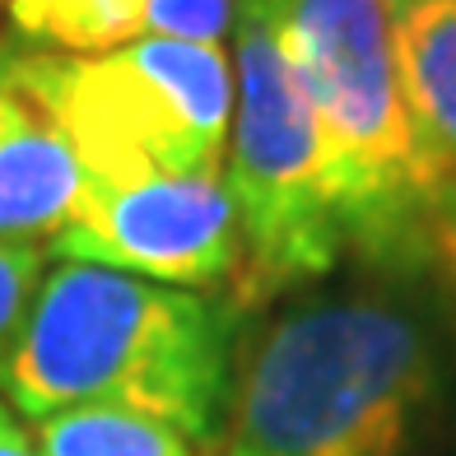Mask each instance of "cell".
<instances>
[{
    "label": "cell",
    "instance_id": "cell-1",
    "mask_svg": "<svg viewBox=\"0 0 456 456\" xmlns=\"http://www.w3.org/2000/svg\"><path fill=\"white\" fill-rule=\"evenodd\" d=\"M242 307L89 261L43 275L0 391L24 419L126 410L210 452L224 438Z\"/></svg>",
    "mask_w": 456,
    "mask_h": 456
},
{
    "label": "cell",
    "instance_id": "cell-2",
    "mask_svg": "<svg viewBox=\"0 0 456 456\" xmlns=\"http://www.w3.org/2000/svg\"><path fill=\"white\" fill-rule=\"evenodd\" d=\"M322 135V186L345 256L382 275L456 280V177L428 154L401 89L382 0H275Z\"/></svg>",
    "mask_w": 456,
    "mask_h": 456
},
{
    "label": "cell",
    "instance_id": "cell-3",
    "mask_svg": "<svg viewBox=\"0 0 456 456\" xmlns=\"http://www.w3.org/2000/svg\"><path fill=\"white\" fill-rule=\"evenodd\" d=\"M438 391L433 336L382 289L307 294L233 359L224 456H414Z\"/></svg>",
    "mask_w": 456,
    "mask_h": 456
},
{
    "label": "cell",
    "instance_id": "cell-4",
    "mask_svg": "<svg viewBox=\"0 0 456 456\" xmlns=\"http://www.w3.org/2000/svg\"><path fill=\"white\" fill-rule=\"evenodd\" d=\"M14 75L89 182L224 173L233 70L219 43L140 37L94 56L14 47Z\"/></svg>",
    "mask_w": 456,
    "mask_h": 456
},
{
    "label": "cell",
    "instance_id": "cell-5",
    "mask_svg": "<svg viewBox=\"0 0 456 456\" xmlns=\"http://www.w3.org/2000/svg\"><path fill=\"white\" fill-rule=\"evenodd\" d=\"M238 85L224 182L242 224L238 307L317 284L345 261L340 224L322 186V135L294 66L275 0H238Z\"/></svg>",
    "mask_w": 456,
    "mask_h": 456
},
{
    "label": "cell",
    "instance_id": "cell-6",
    "mask_svg": "<svg viewBox=\"0 0 456 456\" xmlns=\"http://www.w3.org/2000/svg\"><path fill=\"white\" fill-rule=\"evenodd\" d=\"M61 261H89L173 289L233 298L242 280V224L224 173L89 182L75 219L52 242Z\"/></svg>",
    "mask_w": 456,
    "mask_h": 456
},
{
    "label": "cell",
    "instance_id": "cell-7",
    "mask_svg": "<svg viewBox=\"0 0 456 456\" xmlns=\"http://www.w3.org/2000/svg\"><path fill=\"white\" fill-rule=\"evenodd\" d=\"M89 191L56 121L14 75V43L0 37V238L47 247L61 238Z\"/></svg>",
    "mask_w": 456,
    "mask_h": 456
},
{
    "label": "cell",
    "instance_id": "cell-8",
    "mask_svg": "<svg viewBox=\"0 0 456 456\" xmlns=\"http://www.w3.org/2000/svg\"><path fill=\"white\" fill-rule=\"evenodd\" d=\"M382 5L419 140L456 177V0H382Z\"/></svg>",
    "mask_w": 456,
    "mask_h": 456
},
{
    "label": "cell",
    "instance_id": "cell-9",
    "mask_svg": "<svg viewBox=\"0 0 456 456\" xmlns=\"http://www.w3.org/2000/svg\"><path fill=\"white\" fill-rule=\"evenodd\" d=\"M19 37L43 52L94 56L144 37L150 0H0Z\"/></svg>",
    "mask_w": 456,
    "mask_h": 456
},
{
    "label": "cell",
    "instance_id": "cell-10",
    "mask_svg": "<svg viewBox=\"0 0 456 456\" xmlns=\"http://www.w3.org/2000/svg\"><path fill=\"white\" fill-rule=\"evenodd\" d=\"M43 456H205L177 428L126 410H61L33 424Z\"/></svg>",
    "mask_w": 456,
    "mask_h": 456
},
{
    "label": "cell",
    "instance_id": "cell-11",
    "mask_svg": "<svg viewBox=\"0 0 456 456\" xmlns=\"http://www.w3.org/2000/svg\"><path fill=\"white\" fill-rule=\"evenodd\" d=\"M47 256H52L47 247L0 238V372H5V359L19 340V330H24L37 284L47 275Z\"/></svg>",
    "mask_w": 456,
    "mask_h": 456
},
{
    "label": "cell",
    "instance_id": "cell-12",
    "mask_svg": "<svg viewBox=\"0 0 456 456\" xmlns=\"http://www.w3.org/2000/svg\"><path fill=\"white\" fill-rule=\"evenodd\" d=\"M233 19H238V0H150L144 5V37L224 43Z\"/></svg>",
    "mask_w": 456,
    "mask_h": 456
},
{
    "label": "cell",
    "instance_id": "cell-13",
    "mask_svg": "<svg viewBox=\"0 0 456 456\" xmlns=\"http://www.w3.org/2000/svg\"><path fill=\"white\" fill-rule=\"evenodd\" d=\"M0 456H43L33 443V433H24L14 424V414L0 405Z\"/></svg>",
    "mask_w": 456,
    "mask_h": 456
}]
</instances>
